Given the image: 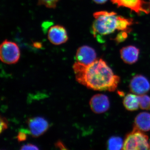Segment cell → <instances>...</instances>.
Wrapping results in <instances>:
<instances>
[{"mask_svg":"<svg viewBox=\"0 0 150 150\" xmlns=\"http://www.w3.org/2000/svg\"><path fill=\"white\" fill-rule=\"evenodd\" d=\"M73 69L78 82L93 90L114 91L120 82V77L102 59H96L88 65L76 62Z\"/></svg>","mask_w":150,"mask_h":150,"instance_id":"obj_1","label":"cell"},{"mask_svg":"<svg viewBox=\"0 0 150 150\" xmlns=\"http://www.w3.org/2000/svg\"><path fill=\"white\" fill-rule=\"evenodd\" d=\"M56 147L59 148L60 149H67V148L63 144V143L61 141H59L56 143Z\"/></svg>","mask_w":150,"mask_h":150,"instance_id":"obj_21","label":"cell"},{"mask_svg":"<svg viewBox=\"0 0 150 150\" xmlns=\"http://www.w3.org/2000/svg\"><path fill=\"white\" fill-rule=\"evenodd\" d=\"M139 107L141 109L149 110L150 109V97L146 95H138Z\"/></svg>","mask_w":150,"mask_h":150,"instance_id":"obj_15","label":"cell"},{"mask_svg":"<svg viewBox=\"0 0 150 150\" xmlns=\"http://www.w3.org/2000/svg\"></svg>","mask_w":150,"mask_h":150,"instance_id":"obj_23","label":"cell"},{"mask_svg":"<svg viewBox=\"0 0 150 150\" xmlns=\"http://www.w3.org/2000/svg\"><path fill=\"white\" fill-rule=\"evenodd\" d=\"M123 142L121 137H110L107 142L108 149H123Z\"/></svg>","mask_w":150,"mask_h":150,"instance_id":"obj_14","label":"cell"},{"mask_svg":"<svg viewBox=\"0 0 150 150\" xmlns=\"http://www.w3.org/2000/svg\"><path fill=\"white\" fill-rule=\"evenodd\" d=\"M27 122L30 133L34 137H38L43 135L49 128L48 121L42 117L30 118Z\"/></svg>","mask_w":150,"mask_h":150,"instance_id":"obj_6","label":"cell"},{"mask_svg":"<svg viewBox=\"0 0 150 150\" xmlns=\"http://www.w3.org/2000/svg\"><path fill=\"white\" fill-rule=\"evenodd\" d=\"M129 87L131 91L137 95L145 94L150 89L149 81L144 76L141 75H137L132 78Z\"/></svg>","mask_w":150,"mask_h":150,"instance_id":"obj_7","label":"cell"},{"mask_svg":"<svg viewBox=\"0 0 150 150\" xmlns=\"http://www.w3.org/2000/svg\"><path fill=\"white\" fill-rule=\"evenodd\" d=\"M118 7L126 8L138 14L150 13V3L144 0H111Z\"/></svg>","mask_w":150,"mask_h":150,"instance_id":"obj_5","label":"cell"},{"mask_svg":"<svg viewBox=\"0 0 150 150\" xmlns=\"http://www.w3.org/2000/svg\"><path fill=\"white\" fill-rule=\"evenodd\" d=\"M123 104L125 108L129 111L138 110L140 107L138 95L128 94L123 99Z\"/></svg>","mask_w":150,"mask_h":150,"instance_id":"obj_13","label":"cell"},{"mask_svg":"<svg viewBox=\"0 0 150 150\" xmlns=\"http://www.w3.org/2000/svg\"><path fill=\"white\" fill-rule=\"evenodd\" d=\"M148 140L149 138L146 135L134 127L133 131L126 136L123 143V149H149Z\"/></svg>","mask_w":150,"mask_h":150,"instance_id":"obj_3","label":"cell"},{"mask_svg":"<svg viewBox=\"0 0 150 150\" xmlns=\"http://www.w3.org/2000/svg\"><path fill=\"white\" fill-rule=\"evenodd\" d=\"M118 16L114 12L100 11L93 13L95 20L91 33L99 42L103 41L102 36L109 35L118 30Z\"/></svg>","mask_w":150,"mask_h":150,"instance_id":"obj_2","label":"cell"},{"mask_svg":"<svg viewBox=\"0 0 150 150\" xmlns=\"http://www.w3.org/2000/svg\"><path fill=\"white\" fill-rule=\"evenodd\" d=\"M129 31H121L116 35V37L113 39V40L116 43H119L125 41L128 37V34L129 33Z\"/></svg>","mask_w":150,"mask_h":150,"instance_id":"obj_17","label":"cell"},{"mask_svg":"<svg viewBox=\"0 0 150 150\" xmlns=\"http://www.w3.org/2000/svg\"><path fill=\"white\" fill-rule=\"evenodd\" d=\"M135 127L142 131L150 130V113L142 112L137 115L134 121Z\"/></svg>","mask_w":150,"mask_h":150,"instance_id":"obj_12","label":"cell"},{"mask_svg":"<svg viewBox=\"0 0 150 150\" xmlns=\"http://www.w3.org/2000/svg\"><path fill=\"white\" fill-rule=\"evenodd\" d=\"M21 150H38V147L35 145L32 144H28L22 146L20 149Z\"/></svg>","mask_w":150,"mask_h":150,"instance_id":"obj_20","label":"cell"},{"mask_svg":"<svg viewBox=\"0 0 150 150\" xmlns=\"http://www.w3.org/2000/svg\"><path fill=\"white\" fill-rule=\"evenodd\" d=\"M20 51L18 46L14 42L5 40L0 46V59L3 63L11 64L18 62Z\"/></svg>","mask_w":150,"mask_h":150,"instance_id":"obj_4","label":"cell"},{"mask_svg":"<svg viewBox=\"0 0 150 150\" xmlns=\"http://www.w3.org/2000/svg\"><path fill=\"white\" fill-rule=\"evenodd\" d=\"M89 104L91 110L97 114L106 112L110 107L108 97L103 94H98L93 96Z\"/></svg>","mask_w":150,"mask_h":150,"instance_id":"obj_9","label":"cell"},{"mask_svg":"<svg viewBox=\"0 0 150 150\" xmlns=\"http://www.w3.org/2000/svg\"><path fill=\"white\" fill-rule=\"evenodd\" d=\"M96 53L90 46H83L78 48L76 55V62L84 65H88L96 60Z\"/></svg>","mask_w":150,"mask_h":150,"instance_id":"obj_8","label":"cell"},{"mask_svg":"<svg viewBox=\"0 0 150 150\" xmlns=\"http://www.w3.org/2000/svg\"><path fill=\"white\" fill-rule=\"evenodd\" d=\"M48 38L52 44L61 45L68 40V35L65 28L61 25L52 26L48 31Z\"/></svg>","mask_w":150,"mask_h":150,"instance_id":"obj_10","label":"cell"},{"mask_svg":"<svg viewBox=\"0 0 150 150\" xmlns=\"http://www.w3.org/2000/svg\"><path fill=\"white\" fill-rule=\"evenodd\" d=\"M59 0H38V4L44 5L49 8H54L56 7L57 3Z\"/></svg>","mask_w":150,"mask_h":150,"instance_id":"obj_16","label":"cell"},{"mask_svg":"<svg viewBox=\"0 0 150 150\" xmlns=\"http://www.w3.org/2000/svg\"><path fill=\"white\" fill-rule=\"evenodd\" d=\"M17 139L18 142H23L25 141L27 139V134L24 131H20L17 137Z\"/></svg>","mask_w":150,"mask_h":150,"instance_id":"obj_19","label":"cell"},{"mask_svg":"<svg viewBox=\"0 0 150 150\" xmlns=\"http://www.w3.org/2000/svg\"><path fill=\"white\" fill-rule=\"evenodd\" d=\"M120 53L121 59L124 63L132 64L138 61L140 50L136 46L129 45L121 48Z\"/></svg>","mask_w":150,"mask_h":150,"instance_id":"obj_11","label":"cell"},{"mask_svg":"<svg viewBox=\"0 0 150 150\" xmlns=\"http://www.w3.org/2000/svg\"><path fill=\"white\" fill-rule=\"evenodd\" d=\"M93 1L96 4H103L106 3L108 0H93Z\"/></svg>","mask_w":150,"mask_h":150,"instance_id":"obj_22","label":"cell"},{"mask_svg":"<svg viewBox=\"0 0 150 150\" xmlns=\"http://www.w3.org/2000/svg\"><path fill=\"white\" fill-rule=\"evenodd\" d=\"M8 123L7 120L6 118L4 117H1V133L2 132V131H4L6 129H7Z\"/></svg>","mask_w":150,"mask_h":150,"instance_id":"obj_18","label":"cell"}]
</instances>
